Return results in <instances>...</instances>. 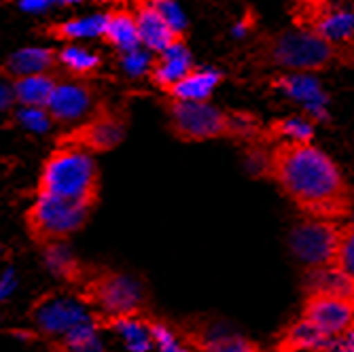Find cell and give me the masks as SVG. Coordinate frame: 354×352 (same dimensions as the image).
Segmentation results:
<instances>
[{
    "mask_svg": "<svg viewBox=\"0 0 354 352\" xmlns=\"http://www.w3.org/2000/svg\"><path fill=\"white\" fill-rule=\"evenodd\" d=\"M185 340L198 352H261L254 342L240 335H210L200 331H189Z\"/></svg>",
    "mask_w": 354,
    "mask_h": 352,
    "instance_id": "24",
    "label": "cell"
},
{
    "mask_svg": "<svg viewBox=\"0 0 354 352\" xmlns=\"http://www.w3.org/2000/svg\"><path fill=\"white\" fill-rule=\"evenodd\" d=\"M37 194L93 208L100 198V170L91 153L62 147L45 159Z\"/></svg>",
    "mask_w": 354,
    "mask_h": 352,
    "instance_id": "4",
    "label": "cell"
},
{
    "mask_svg": "<svg viewBox=\"0 0 354 352\" xmlns=\"http://www.w3.org/2000/svg\"><path fill=\"white\" fill-rule=\"evenodd\" d=\"M55 3H79V0H55Z\"/></svg>",
    "mask_w": 354,
    "mask_h": 352,
    "instance_id": "37",
    "label": "cell"
},
{
    "mask_svg": "<svg viewBox=\"0 0 354 352\" xmlns=\"http://www.w3.org/2000/svg\"><path fill=\"white\" fill-rule=\"evenodd\" d=\"M7 3H13V0H0V5H7Z\"/></svg>",
    "mask_w": 354,
    "mask_h": 352,
    "instance_id": "38",
    "label": "cell"
},
{
    "mask_svg": "<svg viewBox=\"0 0 354 352\" xmlns=\"http://www.w3.org/2000/svg\"><path fill=\"white\" fill-rule=\"evenodd\" d=\"M127 115L109 102H98L89 113V119L75 125L57 138L62 147H75L87 153H106L117 149L125 140Z\"/></svg>",
    "mask_w": 354,
    "mask_h": 352,
    "instance_id": "7",
    "label": "cell"
},
{
    "mask_svg": "<svg viewBox=\"0 0 354 352\" xmlns=\"http://www.w3.org/2000/svg\"><path fill=\"white\" fill-rule=\"evenodd\" d=\"M106 45L115 47L121 53H132L138 51L142 45L140 41V30L136 21V13L127 9H113L106 13V26L100 37Z\"/></svg>",
    "mask_w": 354,
    "mask_h": 352,
    "instance_id": "17",
    "label": "cell"
},
{
    "mask_svg": "<svg viewBox=\"0 0 354 352\" xmlns=\"http://www.w3.org/2000/svg\"><path fill=\"white\" fill-rule=\"evenodd\" d=\"M333 346H337L335 340L318 331L312 323L299 316L295 323L280 331L270 352H329Z\"/></svg>",
    "mask_w": 354,
    "mask_h": 352,
    "instance_id": "15",
    "label": "cell"
},
{
    "mask_svg": "<svg viewBox=\"0 0 354 352\" xmlns=\"http://www.w3.org/2000/svg\"><path fill=\"white\" fill-rule=\"evenodd\" d=\"M191 68H193L191 51L187 43H180L159 53H153V57H149L147 77L157 89L168 93Z\"/></svg>",
    "mask_w": 354,
    "mask_h": 352,
    "instance_id": "14",
    "label": "cell"
},
{
    "mask_svg": "<svg viewBox=\"0 0 354 352\" xmlns=\"http://www.w3.org/2000/svg\"><path fill=\"white\" fill-rule=\"evenodd\" d=\"M342 350H344V352H354V329L344 337V342H342Z\"/></svg>",
    "mask_w": 354,
    "mask_h": 352,
    "instance_id": "33",
    "label": "cell"
},
{
    "mask_svg": "<svg viewBox=\"0 0 354 352\" xmlns=\"http://www.w3.org/2000/svg\"><path fill=\"white\" fill-rule=\"evenodd\" d=\"M276 87L284 89L293 95V98H299V100H308L312 104H323V93H320V87L318 83L310 81L308 77H299V75H293V77H278L276 79Z\"/></svg>",
    "mask_w": 354,
    "mask_h": 352,
    "instance_id": "28",
    "label": "cell"
},
{
    "mask_svg": "<svg viewBox=\"0 0 354 352\" xmlns=\"http://www.w3.org/2000/svg\"><path fill=\"white\" fill-rule=\"evenodd\" d=\"M89 212V206L37 194L35 204L28 208L26 225L30 236L45 246L49 242H62L79 232L87 223Z\"/></svg>",
    "mask_w": 354,
    "mask_h": 352,
    "instance_id": "6",
    "label": "cell"
},
{
    "mask_svg": "<svg viewBox=\"0 0 354 352\" xmlns=\"http://www.w3.org/2000/svg\"><path fill=\"white\" fill-rule=\"evenodd\" d=\"M225 75L214 68H196L193 66L166 95L185 102H206L212 91L223 83Z\"/></svg>",
    "mask_w": 354,
    "mask_h": 352,
    "instance_id": "18",
    "label": "cell"
},
{
    "mask_svg": "<svg viewBox=\"0 0 354 352\" xmlns=\"http://www.w3.org/2000/svg\"><path fill=\"white\" fill-rule=\"evenodd\" d=\"M45 263L55 276H59L64 280L81 278V266L75 259V254L71 252V248L64 244V240L45 244Z\"/></svg>",
    "mask_w": 354,
    "mask_h": 352,
    "instance_id": "26",
    "label": "cell"
},
{
    "mask_svg": "<svg viewBox=\"0 0 354 352\" xmlns=\"http://www.w3.org/2000/svg\"><path fill=\"white\" fill-rule=\"evenodd\" d=\"M310 219L346 221L354 210V189L339 166L312 142L268 145L266 176Z\"/></svg>",
    "mask_w": 354,
    "mask_h": 352,
    "instance_id": "1",
    "label": "cell"
},
{
    "mask_svg": "<svg viewBox=\"0 0 354 352\" xmlns=\"http://www.w3.org/2000/svg\"><path fill=\"white\" fill-rule=\"evenodd\" d=\"M95 87L85 81L59 83L45 106L51 121L71 123L95 109Z\"/></svg>",
    "mask_w": 354,
    "mask_h": 352,
    "instance_id": "12",
    "label": "cell"
},
{
    "mask_svg": "<svg viewBox=\"0 0 354 352\" xmlns=\"http://www.w3.org/2000/svg\"><path fill=\"white\" fill-rule=\"evenodd\" d=\"M293 26L325 39L354 62V7L350 0H291Z\"/></svg>",
    "mask_w": 354,
    "mask_h": 352,
    "instance_id": "5",
    "label": "cell"
},
{
    "mask_svg": "<svg viewBox=\"0 0 354 352\" xmlns=\"http://www.w3.org/2000/svg\"><path fill=\"white\" fill-rule=\"evenodd\" d=\"M37 327L47 335H68L73 329H77L83 323L93 321V316L85 310V306L73 297L53 295L45 297L37 304L32 312Z\"/></svg>",
    "mask_w": 354,
    "mask_h": 352,
    "instance_id": "11",
    "label": "cell"
},
{
    "mask_svg": "<svg viewBox=\"0 0 354 352\" xmlns=\"http://www.w3.org/2000/svg\"><path fill=\"white\" fill-rule=\"evenodd\" d=\"M314 138V127L304 117H280L263 125L261 136L257 142H282V140H293V142H312Z\"/></svg>",
    "mask_w": 354,
    "mask_h": 352,
    "instance_id": "21",
    "label": "cell"
},
{
    "mask_svg": "<svg viewBox=\"0 0 354 352\" xmlns=\"http://www.w3.org/2000/svg\"><path fill=\"white\" fill-rule=\"evenodd\" d=\"M301 318L337 344L354 329V299L333 293H308Z\"/></svg>",
    "mask_w": 354,
    "mask_h": 352,
    "instance_id": "10",
    "label": "cell"
},
{
    "mask_svg": "<svg viewBox=\"0 0 354 352\" xmlns=\"http://www.w3.org/2000/svg\"><path fill=\"white\" fill-rule=\"evenodd\" d=\"M59 66V51L57 49H41V47H26L7 57V62L0 68V75H5L11 81L55 73Z\"/></svg>",
    "mask_w": 354,
    "mask_h": 352,
    "instance_id": "16",
    "label": "cell"
},
{
    "mask_svg": "<svg viewBox=\"0 0 354 352\" xmlns=\"http://www.w3.org/2000/svg\"><path fill=\"white\" fill-rule=\"evenodd\" d=\"M248 59L259 68H280L293 75H312L333 66H352L350 51L299 28L266 32L248 49Z\"/></svg>",
    "mask_w": 354,
    "mask_h": 352,
    "instance_id": "2",
    "label": "cell"
},
{
    "mask_svg": "<svg viewBox=\"0 0 354 352\" xmlns=\"http://www.w3.org/2000/svg\"><path fill=\"white\" fill-rule=\"evenodd\" d=\"M59 85L55 73H45V75H32L13 81V93L15 102L28 109H45L51 93Z\"/></svg>",
    "mask_w": 354,
    "mask_h": 352,
    "instance_id": "20",
    "label": "cell"
},
{
    "mask_svg": "<svg viewBox=\"0 0 354 352\" xmlns=\"http://www.w3.org/2000/svg\"><path fill=\"white\" fill-rule=\"evenodd\" d=\"M348 223L354 228V210H352V214H350V219H348Z\"/></svg>",
    "mask_w": 354,
    "mask_h": 352,
    "instance_id": "36",
    "label": "cell"
},
{
    "mask_svg": "<svg viewBox=\"0 0 354 352\" xmlns=\"http://www.w3.org/2000/svg\"><path fill=\"white\" fill-rule=\"evenodd\" d=\"M106 26V13L104 15H89V17H75L57 24H47L41 28V35L55 39V41H77V39H93L102 37Z\"/></svg>",
    "mask_w": 354,
    "mask_h": 352,
    "instance_id": "19",
    "label": "cell"
},
{
    "mask_svg": "<svg viewBox=\"0 0 354 352\" xmlns=\"http://www.w3.org/2000/svg\"><path fill=\"white\" fill-rule=\"evenodd\" d=\"M62 352H64V350H62Z\"/></svg>",
    "mask_w": 354,
    "mask_h": 352,
    "instance_id": "39",
    "label": "cell"
},
{
    "mask_svg": "<svg viewBox=\"0 0 354 352\" xmlns=\"http://www.w3.org/2000/svg\"><path fill=\"white\" fill-rule=\"evenodd\" d=\"M93 3H98V5H119V3H125V0H93Z\"/></svg>",
    "mask_w": 354,
    "mask_h": 352,
    "instance_id": "35",
    "label": "cell"
},
{
    "mask_svg": "<svg viewBox=\"0 0 354 352\" xmlns=\"http://www.w3.org/2000/svg\"><path fill=\"white\" fill-rule=\"evenodd\" d=\"M49 0H24V7L28 9H39V7H45Z\"/></svg>",
    "mask_w": 354,
    "mask_h": 352,
    "instance_id": "34",
    "label": "cell"
},
{
    "mask_svg": "<svg viewBox=\"0 0 354 352\" xmlns=\"http://www.w3.org/2000/svg\"><path fill=\"white\" fill-rule=\"evenodd\" d=\"M59 66L66 68V73H71L73 77L85 79L102 68V57L85 47L68 45L59 51Z\"/></svg>",
    "mask_w": 354,
    "mask_h": 352,
    "instance_id": "25",
    "label": "cell"
},
{
    "mask_svg": "<svg viewBox=\"0 0 354 352\" xmlns=\"http://www.w3.org/2000/svg\"><path fill=\"white\" fill-rule=\"evenodd\" d=\"M19 119H21L24 125L32 127V130H41V132L47 130L49 123H51V117H49V113L45 109H28V106H24V113L19 115Z\"/></svg>",
    "mask_w": 354,
    "mask_h": 352,
    "instance_id": "30",
    "label": "cell"
},
{
    "mask_svg": "<svg viewBox=\"0 0 354 352\" xmlns=\"http://www.w3.org/2000/svg\"><path fill=\"white\" fill-rule=\"evenodd\" d=\"M13 289H15V272L13 270H7L3 274V278H0V302L7 299Z\"/></svg>",
    "mask_w": 354,
    "mask_h": 352,
    "instance_id": "31",
    "label": "cell"
},
{
    "mask_svg": "<svg viewBox=\"0 0 354 352\" xmlns=\"http://www.w3.org/2000/svg\"><path fill=\"white\" fill-rule=\"evenodd\" d=\"M342 236L339 221H323L306 216L297 223L291 234V248L295 257L308 270H320L335 266Z\"/></svg>",
    "mask_w": 354,
    "mask_h": 352,
    "instance_id": "9",
    "label": "cell"
},
{
    "mask_svg": "<svg viewBox=\"0 0 354 352\" xmlns=\"http://www.w3.org/2000/svg\"><path fill=\"white\" fill-rule=\"evenodd\" d=\"M85 302L100 310V316H138L142 314V289L140 284L119 272H102L87 282Z\"/></svg>",
    "mask_w": 354,
    "mask_h": 352,
    "instance_id": "8",
    "label": "cell"
},
{
    "mask_svg": "<svg viewBox=\"0 0 354 352\" xmlns=\"http://www.w3.org/2000/svg\"><path fill=\"white\" fill-rule=\"evenodd\" d=\"M95 318L89 323L79 325L77 329H73L68 335H64V344L62 350L64 352H104L102 350V342L95 333Z\"/></svg>",
    "mask_w": 354,
    "mask_h": 352,
    "instance_id": "27",
    "label": "cell"
},
{
    "mask_svg": "<svg viewBox=\"0 0 354 352\" xmlns=\"http://www.w3.org/2000/svg\"><path fill=\"white\" fill-rule=\"evenodd\" d=\"M339 272L350 276L354 280V228L346 221L342 225V236H339V248H337V257L335 266Z\"/></svg>",
    "mask_w": 354,
    "mask_h": 352,
    "instance_id": "29",
    "label": "cell"
},
{
    "mask_svg": "<svg viewBox=\"0 0 354 352\" xmlns=\"http://www.w3.org/2000/svg\"><path fill=\"white\" fill-rule=\"evenodd\" d=\"M134 7H136L134 13H136V21H138V30H140V41L149 51L159 53L168 47L187 43L189 37L174 30L172 24L153 5H149L147 0H134Z\"/></svg>",
    "mask_w": 354,
    "mask_h": 352,
    "instance_id": "13",
    "label": "cell"
},
{
    "mask_svg": "<svg viewBox=\"0 0 354 352\" xmlns=\"http://www.w3.org/2000/svg\"><path fill=\"white\" fill-rule=\"evenodd\" d=\"M168 130L180 142H208L232 138L246 145L259 140L263 123L248 111H223L210 102H185L168 98L164 102Z\"/></svg>",
    "mask_w": 354,
    "mask_h": 352,
    "instance_id": "3",
    "label": "cell"
},
{
    "mask_svg": "<svg viewBox=\"0 0 354 352\" xmlns=\"http://www.w3.org/2000/svg\"><path fill=\"white\" fill-rule=\"evenodd\" d=\"M104 327L117 331L125 346L132 352H149L153 337L149 329V321H142L140 314L138 316H115V318H104L102 321Z\"/></svg>",
    "mask_w": 354,
    "mask_h": 352,
    "instance_id": "23",
    "label": "cell"
},
{
    "mask_svg": "<svg viewBox=\"0 0 354 352\" xmlns=\"http://www.w3.org/2000/svg\"><path fill=\"white\" fill-rule=\"evenodd\" d=\"M306 295L308 293H333L354 299V280L339 272L337 268H320V270H308L306 282H304Z\"/></svg>",
    "mask_w": 354,
    "mask_h": 352,
    "instance_id": "22",
    "label": "cell"
},
{
    "mask_svg": "<svg viewBox=\"0 0 354 352\" xmlns=\"http://www.w3.org/2000/svg\"><path fill=\"white\" fill-rule=\"evenodd\" d=\"M11 100H15V93H13V85L9 89V85L0 83V106H7Z\"/></svg>",
    "mask_w": 354,
    "mask_h": 352,
    "instance_id": "32",
    "label": "cell"
}]
</instances>
